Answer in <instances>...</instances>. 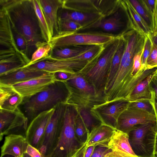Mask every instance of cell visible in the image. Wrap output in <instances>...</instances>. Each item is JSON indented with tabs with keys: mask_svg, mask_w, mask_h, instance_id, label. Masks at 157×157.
<instances>
[{
	"mask_svg": "<svg viewBox=\"0 0 157 157\" xmlns=\"http://www.w3.org/2000/svg\"><path fill=\"white\" fill-rule=\"evenodd\" d=\"M49 73L27 67L0 76V83L13 86L42 76Z\"/></svg>",
	"mask_w": 157,
	"mask_h": 157,
	"instance_id": "44dd1931",
	"label": "cell"
},
{
	"mask_svg": "<svg viewBox=\"0 0 157 157\" xmlns=\"http://www.w3.org/2000/svg\"><path fill=\"white\" fill-rule=\"evenodd\" d=\"M124 1L135 29L144 35H150L152 33L151 28L136 12L129 0Z\"/></svg>",
	"mask_w": 157,
	"mask_h": 157,
	"instance_id": "f1b7e54d",
	"label": "cell"
},
{
	"mask_svg": "<svg viewBox=\"0 0 157 157\" xmlns=\"http://www.w3.org/2000/svg\"><path fill=\"white\" fill-rule=\"evenodd\" d=\"M0 6L7 12L11 25L25 38L28 58L48 43L42 37L32 0H0Z\"/></svg>",
	"mask_w": 157,
	"mask_h": 157,
	"instance_id": "6da1fadb",
	"label": "cell"
},
{
	"mask_svg": "<svg viewBox=\"0 0 157 157\" xmlns=\"http://www.w3.org/2000/svg\"><path fill=\"white\" fill-rule=\"evenodd\" d=\"M126 40V46L119 69L111 84L115 88L123 89L133 80L132 76L133 58L136 54L144 48L146 36L135 29L123 35Z\"/></svg>",
	"mask_w": 157,
	"mask_h": 157,
	"instance_id": "3957f363",
	"label": "cell"
},
{
	"mask_svg": "<svg viewBox=\"0 0 157 157\" xmlns=\"http://www.w3.org/2000/svg\"><path fill=\"white\" fill-rule=\"evenodd\" d=\"M109 16L102 18L81 30L99 29L112 34L113 33L120 32L122 35L135 29L124 0H121L119 9Z\"/></svg>",
	"mask_w": 157,
	"mask_h": 157,
	"instance_id": "52a82bcc",
	"label": "cell"
},
{
	"mask_svg": "<svg viewBox=\"0 0 157 157\" xmlns=\"http://www.w3.org/2000/svg\"><path fill=\"white\" fill-rule=\"evenodd\" d=\"M16 92L12 86L0 83V106Z\"/></svg>",
	"mask_w": 157,
	"mask_h": 157,
	"instance_id": "ab89813d",
	"label": "cell"
},
{
	"mask_svg": "<svg viewBox=\"0 0 157 157\" xmlns=\"http://www.w3.org/2000/svg\"><path fill=\"white\" fill-rule=\"evenodd\" d=\"M0 157H16L15 156H13L10 155H8V154H6L2 156H0Z\"/></svg>",
	"mask_w": 157,
	"mask_h": 157,
	"instance_id": "11a10c76",
	"label": "cell"
},
{
	"mask_svg": "<svg viewBox=\"0 0 157 157\" xmlns=\"http://www.w3.org/2000/svg\"><path fill=\"white\" fill-rule=\"evenodd\" d=\"M89 63L87 61L72 58L57 59L53 58L49 55L26 67L42 70L49 73L63 72L75 75L83 73Z\"/></svg>",
	"mask_w": 157,
	"mask_h": 157,
	"instance_id": "ba28073f",
	"label": "cell"
},
{
	"mask_svg": "<svg viewBox=\"0 0 157 157\" xmlns=\"http://www.w3.org/2000/svg\"><path fill=\"white\" fill-rule=\"evenodd\" d=\"M95 45H79L52 50L49 55L57 59L71 58L90 50Z\"/></svg>",
	"mask_w": 157,
	"mask_h": 157,
	"instance_id": "d4e9b609",
	"label": "cell"
},
{
	"mask_svg": "<svg viewBox=\"0 0 157 157\" xmlns=\"http://www.w3.org/2000/svg\"><path fill=\"white\" fill-rule=\"evenodd\" d=\"M11 25L14 39L18 48L24 56L28 58L27 56V45L25 38L13 26Z\"/></svg>",
	"mask_w": 157,
	"mask_h": 157,
	"instance_id": "8d00e7d4",
	"label": "cell"
},
{
	"mask_svg": "<svg viewBox=\"0 0 157 157\" xmlns=\"http://www.w3.org/2000/svg\"><path fill=\"white\" fill-rule=\"evenodd\" d=\"M52 50L48 43L39 47L33 53L30 62L24 67L30 66L39 60L48 56Z\"/></svg>",
	"mask_w": 157,
	"mask_h": 157,
	"instance_id": "e575fe53",
	"label": "cell"
},
{
	"mask_svg": "<svg viewBox=\"0 0 157 157\" xmlns=\"http://www.w3.org/2000/svg\"><path fill=\"white\" fill-rule=\"evenodd\" d=\"M125 46V39L123 35H122L119 46L112 61L106 85L104 89V92L108 88L119 69Z\"/></svg>",
	"mask_w": 157,
	"mask_h": 157,
	"instance_id": "83f0119b",
	"label": "cell"
},
{
	"mask_svg": "<svg viewBox=\"0 0 157 157\" xmlns=\"http://www.w3.org/2000/svg\"><path fill=\"white\" fill-rule=\"evenodd\" d=\"M107 147L110 151L105 157H140L133 150L129 142V134L118 130L113 133Z\"/></svg>",
	"mask_w": 157,
	"mask_h": 157,
	"instance_id": "2e32d148",
	"label": "cell"
},
{
	"mask_svg": "<svg viewBox=\"0 0 157 157\" xmlns=\"http://www.w3.org/2000/svg\"><path fill=\"white\" fill-rule=\"evenodd\" d=\"M118 36L104 32H60L52 38L48 44L52 50L79 45H106Z\"/></svg>",
	"mask_w": 157,
	"mask_h": 157,
	"instance_id": "5b68a950",
	"label": "cell"
},
{
	"mask_svg": "<svg viewBox=\"0 0 157 157\" xmlns=\"http://www.w3.org/2000/svg\"><path fill=\"white\" fill-rule=\"evenodd\" d=\"M153 129L150 133V138L148 139V144L152 148L151 155H157V133L154 132Z\"/></svg>",
	"mask_w": 157,
	"mask_h": 157,
	"instance_id": "bcb514c9",
	"label": "cell"
},
{
	"mask_svg": "<svg viewBox=\"0 0 157 157\" xmlns=\"http://www.w3.org/2000/svg\"><path fill=\"white\" fill-rule=\"evenodd\" d=\"M62 8L82 13L102 15L93 0H63Z\"/></svg>",
	"mask_w": 157,
	"mask_h": 157,
	"instance_id": "cb8c5ba5",
	"label": "cell"
},
{
	"mask_svg": "<svg viewBox=\"0 0 157 157\" xmlns=\"http://www.w3.org/2000/svg\"><path fill=\"white\" fill-rule=\"evenodd\" d=\"M27 64L18 53L0 60V76L17 71Z\"/></svg>",
	"mask_w": 157,
	"mask_h": 157,
	"instance_id": "484cf974",
	"label": "cell"
},
{
	"mask_svg": "<svg viewBox=\"0 0 157 157\" xmlns=\"http://www.w3.org/2000/svg\"><path fill=\"white\" fill-rule=\"evenodd\" d=\"M140 157H142L140 156ZM149 157H157V155H151Z\"/></svg>",
	"mask_w": 157,
	"mask_h": 157,
	"instance_id": "6f0895ef",
	"label": "cell"
},
{
	"mask_svg": "<svg viewBox=\"0 0 157 157\" xmlns=\"http://www.w3.org/2000/svg\"><path fill=\"white\" fill-rule=\"evenodd\" d=\"M150 35L146 36L142 57L141 66L140 69H147L146 68L147 61L151 52L153 45Z\"/></svg>",
	"mask_w": 157,
	"mask_h": 157,
	"instance_id": "60d3db41",
	"label": "cell"
},
{
	"mask_svg": "<svg viewBox=\"0 0 157 157\" xmlns=\"http://www.w3.org/2000/svg\"><path fill=\"white\" fill-rule=\"evenodd\" d=\"M140 1L151 18L152 33H157V0Z\"/></svg>",
	"mask_w": 157,
	"mask_h": 157,
	"instance_id": "1f68e13d",
	"label": "cell"
},
{
	"mask_svg": "<svg viewBox=\"0 0 157 157\" xmlns=\"http://www.w3.org/2000/svg\"><path fill=\"white\" fill-rule=\"evenodd\" d=\"M56 81L64 82L68 79L71 74L63 72H57L53 73Z\"/></svg>",
	"mask_w": 157,
	"mask_h": 157,
	"instance_id": "c3c4849f",
	"label": "cell"
},
{
	"mask_svg": "<svg viewBox=\"0 0 157 157\" xmlns=\"http://www.w3.org/2000/svg\"><path fill=\"white\" fill-rule=\"evenodd\" d=\"M65 84L68 91L65 103L66 105L75 109L85 108L90 110L94 106L103 104L106 102L105 94H92Z\"/></svg>",
	"mask_w": 157,
	"mask_h": 157,
	"instance_id": "5bb4252c",
	"label": "cell"
},
{
	"mask_svg": "<svg viewBox=\"0 0 157 157\" xmlns=\"http://www.w3.org/2000/svg\"><path fill=\"white\" fill-rule=\"evenodd\" d=\"M128 107L154 112L149 101H138L130 102Z\"/></svg>",
	"mask_w": 157,
	"mask_h": 157,
	"instance_id": "7bdbcfd3",
	"label": "cell"
},
{
	"mask_svg": "<svg viewBox=\"0 0 157 157\" xmlns=\"http://www.w3.org/2000/svg\"><path fill=\"white\" fill-rule=\"evenodd\" d=\"M75 128L78 139L81 144H85L88 134L83 122L76 113L75 120Z\"/></svg>",
	"mask_w": 157,
	"mask_h": 157,
	"instance_id": "836d02e7",
	"label": "cell"
},
{
	"mask_svg": "<svg viewBox=\"0 0 157 157\" xmlns=\"http://www.w3.org/2000/svg\"><path fill=\"white\" fill-rule=\"evenodd\" d=\"M31 157H45L36 148L29 144L26 152Z\"/></svg>",
	"mask_w": 157,
	"mask_h": 157,
	"instance_id": "681fc988",
	"label": "cell"
},
{
	"mask_svg": "<svg viewBox=\"0 0 157 157\" xmlns=\"http://www.w3.org/2000/svg\"><path fill=\"white\" fill-rule=\"evenodd\" d=\"M23 100V97L17 92L4 102L0 106V109L14 111L21 104Z\"/></svg>",
	"mask_w": 157,
	"mask_h": 157,
	"instance_id": "d590c367",
	"label": "cell"
},
{
	"mask_svg": "<svg viewBox=\"0 0 157 157\" xmlns=\"http://www.w3.org/2000/svg\"><path fill=\"white\" fill-rule=\"evenodd\" d=\"M129 1L138 13L145 21L152 31L151 18L139 0H130Z\"/></svg>",
	"mask_w": 157,
	"mask_h": 157,
	"instance_id": "f35d334b",
	"label": "cell"
},
{
	"mask_svg": "<svg viewBox=\"0 0 157 157\" xmlns=\"http://www.w3.org/2000/svg\"><path fill=\"white\" fill-rule=\"evenodd\" d=\"M0 140L4 135L25 133L28 126V118L18 107L13 111L0 109Z\"/></svg>",
	"mask_w": 157,
	"mask_h": 157,
	"instance_id": "30bf717a",
	"label": "cell"
},
{
	"mask_svg": "<svg viewBox=\"0 0 157 157\" xmlns=\"http://www.w3.org/2000/svg\"><path fill=\"white\" fill-rule=\"evenodd\" d=\"M55 81L53 73H48L12 86L16 92L25 98L45 90Z\"/></svg>",
	"mask_w": 157,
	"mask_h": 157,
	"instance_id": "9a60e30c",
	"label": "cell"
},
{
	"mask_svg": "<svg viewBox=\"0 0 157 157\" xmlns=\"http://www.w3.org/2000/svg\"><path fill=\"white\" fill-rule=\"evenodd\" d=\"M55 111L53 108L43 112L35 117L29 124L25 136L29 144L39 149L48 123Z\"/></svg>",
	"mask_w": 157,
	"mask_h": 157,
	"instance_id": "4fadbf2b",
	"label": "cell"
},
{
	"mask_svg": "<svg viewBox=\"0 0 157 157\" xmlns=\"http://www.w3.org/2000/svg\"><path fill=\"white\" fill-rule=\"evenodd\" d=\"M68 91L64 82L55 81L45 90L24 98L21 104L25 115L30 122L40 113L54 108L66 101Z\"/></svg>",
	"mask_w": 157,
	"mask_h": 157,
	"instance_id": "7a4b0ae2",
	"label": "cell"
},
{
	"mask_svg": "<svg viewBox=\"0 0 157 157\" xmlns=\"http://www.w3.org/2000/svg\"><path fill=\"white\" fill-rule=\"evenodd\" d=\"M154 112L128 107L120 115L116 129L129 134L137 126L148 123L155 124Z\"/></svg>",
	"mask_w": 157,
	"mask_h": 157,
	"instance_id": "8fae6325",
	"label": "cell"
},
{
	"mask_svg": "<svg viewBox=\"0 0 157 157\" xmlns=\"http://www.w3.org/2000/svg\"><path fill=\"white\" fill-rule=\"evenodd\" d=\"M154 73L148 76L137 85L129 98V102L149 101L151 94L149 84Z\"/></svg>",
	"mask_w": 157,
	"mask_h": 157,
	"instance_id": "4316f807",
	"label": "cell"
},
{
	"mask_svg": "<svg viewBox=\"0 0 157 157\" xmlns=\"http://www.w3.org/2000/svg\"><path fill=\"white\" fill-rule=\"evenodd\" d=\"M149 86L151 94L149 102L153 108L156 120L154 132L155 133H157V99L155 97L154 91L152 88L150 83L149 84Z\"/></svg>",
	"mask_w": 157,
	"mask_h": 157,
	"instance_id": "f6af8a7d",
	"label": "cell"
},
{
	"mask_svg": "<svg viewBox=\"0 0 157 157\" xmlns=\"http://www.w3.org/2000/svg\"><path fill=\"white\" fill-rule=\"evenodd\" d=\"M76 112L72 106L66 105L59 137L55 148L48 157H71L83 145L75 133Z\"/></svg>",
	"mask_w": 157,
	"mask_h": 157,
	"instance_id": "277c9868",
	"label": "cell"
},
{
	"mask_svg": "<svg viewBox=\"0 0 157 157\" xmlns=\"http://www.w3.org/2000/svg\"><path fill=\"white\" fill-rule=\"evenodd\" d=\"M96 147L90 146L87 147L85 152L84 157H90Z\"/></svg>",
	"mask_w": 157,
	"mask_h": 157,
	"instance_id": "816d5d0a",
	"label": "cell"
},
{
	"mask_svg": "<svg viewBox=\"0 0 157 157\" xmlns=\"http://www.w3.org/2000/svg\"><path fill=\"white\" fill-rule=\"evenodd\" d=\"M150 36L152 43L157 47V33H152Z\"/></svg>",
	"mask_w": 157,
	"mask_h": 157,
	"instance_id": "db71d44e",
	"label": "cell"
},
{
	"mask_svg": "<svg viewBox=\"0 0 157 157\" xmlns=\"http://www.w3.org/2000/svg\"><path fill=\"white\" fill-rule=\"evenodd\" d=\"M103 17H104L100 14L87 13L70 11L63 13L58 17V20L76 22L81 25L83 29Z\"/></svg>",
	"mask_w": 157,
	"mask_h": 157,
	"instance_id": "603a6c76",
	"label": "cell"
},
{
	"mask_svg": "<svg viewBox=\"0 0 157 157\" xmlns=\"http://www.w3.org/2000/svg\"><path fill=\"white\" fill-rule=\"evenodd\" d=\"M143 51L144 49L136 54L133 58V64L132 73V77L138 72L141 67Z\"/></svg>",
	"mask_w": 157,
	"mask_h": 157,
	"instance_id": "ee69618b",
	"label": "cell"
},
{
	"mask_svg": "<svg viewBox=\"0 0 157 157\" xmlns=\"http://www.w3.org/2000/svg\"><path fill=\"white\" fill-rule=\"evenodd\" d=\"M116 130L110 126L99 123L92 129L89 134L85 144L87 147L90 146L107 147Z\"/></svg>",
	"mask_w": 157,
	"mask_h": 157,
	"instance_id": "ffe728a7",
	"label": "cell"
},
{
	"mask_svg": "<svg viewBox=\"0 0 157 157\" xmlns=\"http://www.w3.org/2000/svg\"><path fill=\"white\" fill-rule=\"evenodd\" d=\"M157 67V47L153 43L150 54L147 60L146 68L147 69Z\"/></svg>",
	"mask_w": 157,
	"mask_h": 157,
	"instance_id": "b9f144b4",
	"label": "cell"
},
{
	"mask_svg": "<svg viewBox=\"0 0 157 157\" xmlns=\"http://www.w3.org/2000/svg\"><path fill=\"white\" fill-rule=\"evenodd\" d=\"M66 105L60 103L55 111L47 126L41 145L38 149L45 157H48L55 148L60 135Z\"/></svg>",
	"mask_w": 157,
	"mask_h": 157,
	"instance_id": "9c48e42d",
	"label": "cell"
},
{
	"mask_svg": "<svg viewBox=\"0 0 157 157\" xmlns=\"http://www.w3.org/2000/svg\"><path fill=\"white\" fill-rule=\"evenodd\" d=\"M130 102L122 100L94 106L90 110L93 117L98 121L116 129L118 119L127 109Z\"/></svg>",
	"mask_w": 157,
	"mask_h": 157,
	"instance_id": "7c38bea8",
	"label": "cell"
},
{
	"mask_svg": "<svg viewBox=\"0 0 157 157\" xmlns=\"http://www.w3.org/2000/svg\"><path fill=\"white\" fill-rule=\"evenodd\" d=\"M110 151V150L107 147L97 146L90 157H105V155Z\"/></svg>",
	"mask_w": 157,
	"mask_h": 157,
	"instance_id": "7dc6e473",
	"label": "cell"
},
{
	"mask_svg": "<svg viewBox=\"0 0 157 157\" xmlns=\"http://www.w3.org/2000/svg\"><path fill=\"white\" fill-rule=\"evenodd\" d=\"M29 144L24 136L16 134L7 135L1 147V156L8 154L16 157H22L26 152Z\"/></svg>",
	"mask_w": 157,
	"mask_h": 157,
	"instance_id": "d6986e66",
	"label": "cell"
},
{
	"mask_svg": "<svg viewBox=\"0 0 157 157\" xmlns=\"http://www.w3.org/2000/svg\"><path fill=\"white\" fill-rule=\"evenodd\" d=\"M121 36H117L107 44L94 65L82 74L88 82L99 90L104 91L112 61L119 46Z\"/></svg>",
	"mask_w": 157,
	"mask_h": 157,
	"instance_id": "8992f818",
	"label": "cell"
},
{
	"mask_svg": "<svg viewBox=\"0 0 157 157\" xmlns=\"http://www.w3.org/2000/svg\"><path fill=\"white\" fill-rule=\"evenodd\" d=\"M22 157H31L26 152L22 156Z\"/></svg>",
	"mask_w": 157,
	"mask_h": 157,
	"instance_id": "9f6ffc18",
	"label": "cell"
},
{
	"mask_svg": "<svg viewBox=\"0 0 157 157\" xmlns=\"http://www.w3.org/2000/svg\"><path fill=\"white\" fill-rule=\"evenodd\" d=\"M52 38L59 32L58 11L63 0H38Z\"/></svg>",
	"mask_w": 157,
	"mask_h": 157,
	"instance_id": "ac0fdd59",
	"label": "cell"
},
{
	"mask_svg": "<svg viewBox=\"0 0 157 157\" xmlns=\"http://www.w3.org/2000/svg\"><path fill=\"white\" fill-rule=\"evenodd\" d=\"M93 1L104 17H108L114 13L121 6L120 0Z\"/></svg>",
	"mask_w": 157,
	"mask_h": 157,
	"instance_id": "4dcf8cb0",
	"label": "cell"
},
{
	"mask_svg": "<svg viewBox=\"0 0 157 157\" xmlns=\"http://www.w3.org/2000/svg\"><path fill=\"white\" fill-rule=\"evenodd\" d=\"M43 38L48 43L52 37L38 0H32Z\"/></svg>",
	"mask_w": 157,
	"mask_h": 157,
	"instance_id": "f546056e",
	"label": "cell"
},
{
	"mask_svg": "<svg viewBox=\"0 0 157 157\" xmlns=\"http://www.w3.org/2000/svg\"><path fill=\"white\" fill-rule=\"evenodd\" d=\"M75 109L84 124L89 134L92 129L100 122L95 121H98L93 117L90 110L85 108Z\"/></svg>",
	"mask_w": 157,
	"mask_h": 157,
	"instance_id": "d6a6232c",
	"label": "cell"
},
{
	"mask_svg": "<svg viewBox=\"0 0 157 157\" xmlns=\"http://www.w3.org/2000/svg\"><path fill=\"white\" fill-rule=\"evenodd\" d=\"M59 32H77L81 30L82 26L76 22L68 21L58 20Z\"/></svg>",
	"mask_w": 157,
	"mask_h": 157,
	"instance_id": "74e56055",
	"label": "cell"
},
{
	"mask_svg": "<svg viewBox=\"0 0 157 157\" xmlns=\"http://www.w3.org/2000/svg\"><path fill=\"white\" fill-rule=\"evenodd\" d=\"M87 147L85 144L83 145L71 157H84L85 152Z\"/></svg>",
	"mask_w": 157,
	"mask_h": 157,
	"instance_id": "f907efd6",
	"label": "cell"
},
{
	"mask_svg": "<svg viewBox=\"0 0 157 157\" xmlns=\"http://www.w3.org/2000/svg\"><path fill=\"white\" fill-rule=\"evenodd\" d=\"M151 85L154 91L155 97L157 99V82L154 75L150 82Z\"/></svg>",
	"mask_w": 157,
	"mask_h": 157,
	"instance_id": "f5cc1de1",
	"label": "cell"
},
{
	"mask_svg": "<svg viewBox=\"0 0 157 157\" xmlns=\"http://www.w3.org/2000/svg\"><path fill=\"white\" fill-rule=\"evenodd\" d=\"M155 125L148 123L138 125L128 134L129 142L133 151L135 150L141 153H147L145 139L155 128Z\"/></svg>",
	"mask_w": 157,
	"mask_h": 157,
	"instance_id": "7402d4cb",
	"label": "cell"
},
{
	"mask_svg": "<svg viewBox=\"0 0 157 157\" xmlns=\"http://www.w3.org/2000/svg\"><path fill=\"white\" fill-rule=\"evenodd\" d=\"M0 50L10 49L16 51L21 55L28 64L30 59L24 56L16 45L9 16L7 11L0 9Z\"/></svg>",
	"mask_w": 157,
	"mask_h": 157,
	"instance_id": "e0dca14e",
	"label": "cell"
}]
</instances>
